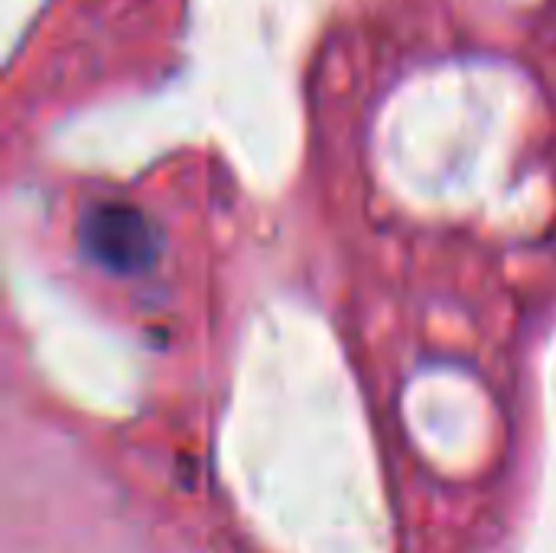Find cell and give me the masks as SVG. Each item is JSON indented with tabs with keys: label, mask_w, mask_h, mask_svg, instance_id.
<instances>
[{
	"label": "cell",
	"mask_w": 556,
	"mask_h": 553,
	"mask_svg": "<svg viewBox=\"0 0 556 553\" xmlns=\"http://www.w3.org/2000/svg\"><path fill=\"white\" fill-rule=\"evenodd\" d=\"M88 244L104 264L134 267V264H140L147 257L150 238L143 235V228H140V222L134 215L101 209V215L94 218V225L88 231Z\"/></svg>",
	"instance_id": "1"
}]
</instances>
